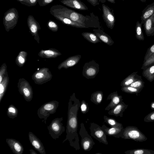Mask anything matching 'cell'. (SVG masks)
I'll return each instance as SVG.
<instances>
[{
  "mask_svg": "<svg viewBox=\"0 0 154 154\" xmlns=\"http://www.w3.org/2000/svg\"><path fill=\"white\" fill-rule=\"evenodd\" d=\"M80 106L79 100L76 97L75 93H73L70 97L68 103L66 135L63 143L68 140L70 145L76 150L80 149L79 137L77 133L78 114Z\"/></svg>",
  "mask_w": 154,
  "mask_h": 154,
  "instance_id": "1",
  "label": "cell"
},
{
  "mask_svg": "<svg viewBox=\"0 0 154 154\" xmlns=\"http://www.w3.org/2000/svg\"><path fill=\"white\" fill-rule=\"evenodd\" d=\"M50 12L54 17H61L84 25L85 21L88 20L82 14L60 5L52 6L50 9Z\"/></svg>",
  "mask_w": 154,
  "mask_h": 154,
  "instance_id": "2",
  "label": "cell"
},
{
  "mask_svg": "<svg viewBox=\"0 0 154 154\" xmlns=\"http://www.w3.org/2000/svg\"><path fill=\"white\" fill-rule=\"evenodd\" d=\"M59 102L52 100L45 103L38 108L37 114L40 119H43L42 121L46 124V120L51 114L55 113L59 106Z\"/></svg>",
  "mask_w": 154,
  "mask_h": 154,
  "instance_id": "3",
  "label": "cell"
},
{
  "mask_svg": "<svg viewBox=\"0 0 154 154\" xmlns=\"http://www.w3.org/2000/svg\"><path fill=\"white\" fill-rule=\"evenodd\" d=\"M19 17L18 11L14 8H11L5 12L3 18V24L7 32H8L16 26Z\"/></svg>",
  "mask_w": 154,
  "mask_h": 154,
  "instance_id": "4",
  "label": "cell"
},
{
  "mask_svg": "<svg viewBox=\"0 0 154 154\" xmlns=\"http://www.w3.org/2000/svg\"><path fill=\"white\" fill-rule=\"evenodd\" d=\"M121 138L124 139H132L139 142H142L147 140L145 134L137 127L132 126H129L124 128Z\"/></svg>",
  "mask_w": 154,
  "mask_h": 154,
  "instance_id": "5",
  "label": "cell"
},
{
  "mask_svg": "<svg viewBox=\"0 0 154 154\" xmlns=\"http://www.w3.org/2000/svg\"><path fill=\"white\" fill-rule=\"evenodd\" d=\"M63 120L62 117L56 118L52 121L47 127L49 134L54 140L59 138L65 131V128L63 126Z\"/></svg>",
  "mask_w": 154,
  "mask_h": 154,
  "instance_id": "6",
  "label": "cell"
},
{
  "mask_svg": "<svg viewBox=\"0 0 154 154\" xmlns=\"http://www.w3.org/2000/svg\"><path fill=\"white\" fill-rule=\"evenodd\" d=\"M79 133L81 137V144L82 149L85 151H90L95 144V143L88 133L82 122L80 124Z\"/></svg>",
  "mask_w": 154,
  "mask_h": 154,
  "instance_id": "7",
  "label": "cell"
},
{
  "mask_svg": "<svg viewBox=\"0 0 154 154\" xmlns=\"http://www.w3.org/2000/svg\"><path fill=\"white\" fill-rule=\"evenodd\" d=\"M52 76L49 69L43 67L36 71L32 75V78L35 84L42 85L50 81Z\"/></svg>",
  "mask_w": 154,
  "mask_h": 154,
  "instance_id": "8",
  "label": "cell"
},
{
  "mask_svg": "<svg viewBox=\"0 0 154 154\" xmlns=\"http://www.w3.org/2000/svg\"><path fill=\"white\" fill-rule=\"evenodd\" d=\"M17 87L20 94L27 102H30L33 97L32 88L29 83L24 78H20L17 83Z\"/></svg>",
  "mask_w": 154,
  "mask_h": 154,
  "instance_id": "9",
  "label": "cell"
},
{
  "mask_svg": "<svg viewBox=\"0 0 154 154\" xmlns=\"http://www.w3.org/2000/svg\"><path fill=\"white\" fill-rule=\"evenodd\" d=\"M89 129L91 135L94 138L100 143L108 144L106 135L101 127L94 122H91L90 124Z\"/></svg>",
  "mask_w": 154,
  "mask_h": 154,
  "instance_id": "10",
  "label": "cell"
},
{
  "mask_svg": "<svg viewBox=\"0 0 154 154\" xmlns=\"http://www.w3.org/2000/svg\"><path fill=\"white\" fill-rule=\"evenodd\" d=\"M99 66L95 61L92 60L85 63L82 70L83 75L87 79L94 78L98 74Z\"/></svg>",
  "mask_w": 154,
  "mask_h": 154,
  "instance_id": "11",
  "label": "cell"
},
{
  "mask_svg": "<svg viewBox=\"0 0 154 154\" xmlns=\"http://www.w3.org/2000/svg\"><path fill=\"white\" fill-rule=\"evenodd\" d=\"M27 22L29 32L34 36V39L37 42L39 43V37L38 34V30L41 29L39 23L35 19L32 15L28 16Z\"/></svg>",
  "mask_w": 154,
  "mask_h": 154,
  "instance_id": "12",
  "label": "cell"
},
{
  "mask_svg": "<svg viewBox=\"0 0 154 154\" xmlns=\"http://www.w3.org/2000/svg\"><path fill=\"white\" fill-rule=\"evenodd\" d=\"M103 17L107 26L111 29L113 28L115 22V17L112 14L109 8L103 4L102 5Z\"/></svg>",
  "mask_w": 154,
  "mask_h": 154,
  "instance_id": "13",
  "label": "cell"
},
{
  "mask_svg": "<svg viewBox=\"0 0 154 154\" xmlns=\"http://www.w3.org/2000/svg\"><path fill=\"white\" fill-rule=\"evenodd\" d=\"M29 141L34 148L41 154H46L44 146L42 142L32 132L28 134Z\"/></svg>",
  "mask_w": 154,
  "mask_h": 154,
  "instance_id": "14",
  "label": "cell"
},
{
  "mask_svg": "<svg viewBox=\"0 0 154 154\" xmlns=\"http://www.w3.org/2000/svg\"><path fill=\"white\" fill-rule=\"evenodd\" d=\"M107 100H111V101L105 108V110L106 111H109L122 101L123 99L122 96L119 95L117 91H116L109 94L107 98Z\"/></svg>",
  "mask_w": 154,
  "mask_h": 154,
  "instance_id": "15",
  "label": "cell"
},
{
  "mask_svg": "<svg viewBox=\"0 0 154 154\" xmlns=\"http://www.w3.org/2000/svg\"><path fill=\"white\" fill-rule=\"evenodd\" d=\"M6 141L12 152L15 154H22L23 147L18 141L12 138H7Z\"/></svg>",
  "mask_w": 154,
  "mask_h": 154,
  "instance_id": "16",
  "label": "cell"
},
{
  "mask_svg": "<svg viewBox=\"0 0 154 154\" xmlns=\"http://www.w3.org/2000/svg\"><path fill=\"white\" fill-rule=\"evenodd\" d=\"M81 57V56L80 55L71 56L61 63L58 65L57 68L58 69L62 68L67 69L73 66L78 63Z\"/></svg>",
  "mask_w": 154,
  "mask_h": 154,
  "instance_id": "17",
  "label": "cell"
},
{
  "mask_svg": "<svg viewBox=\"0 0 154 154\" xmlns=\"http://www.w3.org/2000/svg\"><path fill=\"white\" fill-rule=\"evenodd\" d=\"M60 2L65 5L79 10H85L88 9L87 6L79 0H62Z\"/></svg>",
  "mask_w": 154,
  "mask_h": 154,
  "instance_id": "18",
  "label": "cell"
},
{
  "mask_svg": "<svg viewBox=\"0 0 154 154\" xmlns=\"http://www.w3.org/2000/svg\"><path fill=\"white\" fill-rule=\"evenodd\" d=\"M101 127L106 135L116 138H121L124 131V128L108 127L104 124H103Z\"/></svg>",
  "mask_w": 154,
  "mask_h": 154,
  "instance_id": "19",
  "label": "cell"
},
{
  "mask_svg": "<svg viewBox=\"0 0 154 154\" xmlns=\"http://www.w3.org/2000/svg\"><path fill=\"white\" fill-rule=\"evenodd\" d=\"M128 106L122 101L109 110L108 113L109 115L122 117L123 116V112Z\"/></svg>",
  "mask_w": 154,
  "mask_h": 154,
  "instance_id": "20",
  "label": "cell"
},
{
  "mask_svg": "<svg viewBox=\"0 0 154 154\" xmlns=\"http://www.w3.org/2000/svg\"><path fill=\"white\" fill-rule=\"evenodd\" d=\"M143 26L147 36L154 35V13L146 20Z\"/></svg>",
  "mask_w": 154,
  "mask_h": 154,
  "instance_id": "21",
  "label": "cell"
},
{
  "mask_svg": "<svg viewBox=\"0 0 154 154\" xmlns=\"http://www.w3.org/2000/svg\"><path fill=\"white\" fill-rule=\"evenodd\" d=\"M61 55V53L58 50L53 48L42 50L38 53V55L40 57L47 58H55Z\"/></svg>",
  "mask_w": 154,
  "mask_h": 154,
  "instance_id": "22",
  "label": "cell"
},
{
  "mask_svg": "<svg viewBox=\"0 0 154 154\" xmlns=\"http://www.w3.org/2000/svg\"><path fill=\"white\" fill-rule=\"evenodd\" d=\"M94 33L97 36L100 40L109 46L112 45L114 42L111 37L103 31H98V30L94 29Z\"/></svg>",
  "mask_w": 154,
  "mask_h": 154,
  "instance_id": "23",
  "label": "cell"
},
{
  "mask_svg": "<svg viewBox=\"0 0 154 154\" xmlns=\"http://www.w3.org/2000/svg\"><path fill=\"white\" fill-rule=\"evenodd\" d=\"M154 13V2L148 5L142 11L141 23L143 24L146 20Z\"/></svg>",
  "mask_w": 154,
  "mask_h": 154,
  "instance_id": "24",
  "label": "cell"
},
{
  "mask_svg": "<svg viewBox=\"0 0 154 154\" xmlns=\"http://www.w3.org/2000/svg\"><path fill=\"white\" fill-rule=\"evenodd\" d=\"M137 72H134L124 79L121 83L122 87L129 86L137 80L141 79V76L137 74Z\"/></svg>",
  "mask_w": 154,
  "mask_h": 154,
  "instance_id": "25",
  "label": "cell"
},
{
  "mask_svg": "<svg viewBox=\"0 0 154 154\" xmlns=\"http://www.w3.org/2000/svg\"><path fill=\"white\" fill-rule=\"evenodd\" d=\"M56 19L60 21L64 24L77 28H85V25L74 22L70 19L61 17L55 16L54 17Z\"/></svg>",
  "mask_w": 154,
  "mask_h": 154,
  "instance_id": "26",
  "label": "cell"
},
{
  "mask_svg": "<svg viewBox=\"0 0 154 154\" xmlns=\"http://www.w3.org/2000/svg\"><path fill=\"white\" fill-rule=\"evenodd\" d=\"M142 75L149 82H151L154 80V63L144 69Z\"/></svg>",
  "mask_w": 154,
  "mask_h": 154,
  "instance_id": "27",
  "label": "cell"
},
{
  "mask_svg": "<svg viewBox=\"0 0 154 154\" xmlns=\"http://www.w3.org/2000/svg\"><path fill=\"white\" fill-rule=\"evenodd\" d=\"M9 82V78L7 72L2 82L0 83V102H1L5 94Z\"/></svg>",
  "mask_w": 154,
  "mask_h": 154,
  "instance_id": "28",
  "label": "cell"
},
{
  "mask_svg": "<svg viewBox=\"0 0 154 154\" xmlns=\"http://www.w3.org/2000/svg\"><path fill=\"white\" fill-rule=\"evenodd\" d=\"M103 97V93L101 91H97L92 94L90 100L96 105L100 104Z\"/></svg>",
  "mask_w": 154,
  "mask_h": 154,
  "instance_id": "29",
  "label": "cell"
},
{
  "mask_svg": "<svg viewBox=\"0 0 154 154\" xmlns=\"http://www.w3.org/2000/svg\"><path fill=\"white\" fill-rule=\"evenodd\" d=\"M82 35L85 39L92 43L96 44L101 42L94 33L91 32H83L82 33Z\"/></svg>",
  "mask_w": 154,
  "mask_h": 154,
  "instance_id": "30",
  "label": "cell"
},
{
  "mask_svg": "<svg viewBox=\"0 0 154 154\" xmlns=\"http://www.w3.org/2000/svg\"><path fill=\"white\" fill-rule=\"evenodd\" d=\"M27 53L24 51H20L16 59V63L19 67H22L26 60Z\"/></svg>",
  "mask_w": 154,
  "mask_h": 154,
  "instance_id": "31",
  "label": "cell"
},
{
  "mask_svg": "<svg viewBox=\"0 0 154 154\" xmlns=\"http://www.w3.org/2000/svg\"><path fill=\"white\" fill-rule=\"evenodd\" d=\"M104 122L111 127L124 128L122 123L117 122L115 119L106 116H103Z\"/></svg>",
  "mask_w": 154,
  "mask_h": 154,
  "instance_id": "32",
  "label": "cell"
},
{
  "mask_svg": "<svg viewBox=\"0 0 154 154\" xmlns=\"http://www.w3.org/2000/svg\"><path fill=\"white\" fill-rule=\"evenodd\" d=\"M126 154H154V151L145 149H137L125 151Z\"/></svg>",
  "mask_w": 154,
  "mask_h": 154,
  "instance_id": "33",
  "label": "cell"
},
{
  "mask_svg": "<svg viewBox=\"0 0 154 154\" xmlns=\"http://www.w3.org/2000/svg\"><path fill=\"white\" fill-rule=\"evenodd\" d=\"M142 24L139 21L137 22L135 28V36L137 39L143 41L144 40V37L142 29Z\"/></svg>",
  "mask_w": 154,
  "mask_h": 154,
  "instance_id": "34",
  "label": "cell"
},
{
  "mask_svg": "<svg viewBox=\"0 0 154 154\" xmlns=\"http://www.w3.org/2000/svg\"><path fill=\"white\" fill-rule=\"evenodd\" d=\"M7 115L10 118L14 119L16 117L18 114L17 108L13 104H11L8 107Z\"/></svg>",
  "mask_w": 154,
  "mask_h": 154,
  "instance_id": "35",
  "label": "cell"
},
{
  "mask_svg": "<svg viewBox=\"0 0 154 154\" xmlns=\"http://www.w3.org/2000/svg\"><path fill=\"white\" fill-rule=\"evenodd\" d=\"M121 90L124 92L129 94H135L137 95V94L140 93L142 90L128 86L122 87Z\"/></svg>",
  "mask_w": 154,
  "mask_h": 154,
  "instance_id": "36",
  "label": "cell"
},
{
  "mask_svg": "<svg viewBox=\"0 0 154 154\" xmlns=\"http://www.w3.org/2000/svg\"><path fill=\"white\" fill-rule=\"evenodd\" d=\"M144 82L141 78L137 80L129 86L142 90L144 87Z\"/></svg>",
  "mask_w": 154,
  "mask_h": 154,
  "instance_id": "37",
  "label": "cell"
},
{
  "mask_svg": "<svg viewBox=\"0 0 154 154\" xmlns=\"http://www.w3.org/2000/svg\"><path fill=\"white\" fill-rule=\"evenodd\" d=\"M48 28L51 31L54 32L57 31L58 29V26L54 21L49 20L47 23Z\"/></svg>",
  "mask_w": 154,
  "mask_h": 154,
  "instance_id": "38",
  "label": "cell"
},
{
  "mask_svg": "<svg viewBox=\"0 0 154 154\" xmlns=\"http://www.w3.org/2000/svg\"><path fill=\"white\" fill-rule=\"evenodd\" d=\"M80 108L82 113L83 114L87 113L89 110L88 103L85 100H82L80 103Z\"/></svg>",
  "mask_w": 154,
  "mask_h": 154,
  "instance_id": "39",
  "label": "cell"
},
{
  "mask_svg": "<svg viewBox=\"0 0 154 154\" xmlns=\"http://www.w3.org/2000/svg\"><path fill=\"white\" fill-rule=\"evenodd\" d=\"M154 63V53L143 64L141 69H144Z\"/></svg>",
  "mask_w": 154,
  "mask_h": 154,
  "instance_id": "40",
  "label": "cell"
},
{
  "mask_svg": "<svg viewBox=\"0 0 154 154\" xmlns=\"http://www.w3.org/2000/svg\"><path fill=\"white\" fill-rule=\"evenodd\" d=\"M154 53V44L147 49L144 58L143 63L147 60Z\"/></svg>",
  "mask_w": 154,
  "mask_h": 154,
  "instance_id": "41",
  "label": "cell"
},
{
  "mask_svg": "<svg viewBox=\"0 0 154 154\" xmlns=\"http://www.w3.org/2000/svg\"><path fill=\"white\" fill-rule=\"evenodd\" d=\"M7 66L5 63H3L0 67V83L2 82L4 76L5 75L7 71Z\"/></svg>",
  "mask_w": 154,
  "mask_h": 154,
  "instance_id": "42",
  "label": "cell"
},
{
  "mask_svg": "<svg viewBox=\"0 0 154 154\" xmlns=\"http://www.w3.org/2000/svg\"><path fill=\"white\" fill-rule=\"evenodd\" d=\"M38 0H23L20 3L28 7L35 6L38 2Z\"/></svg>",
  "mask_w": 154,
  "mask_h": 154,
  "instance_id": "43",
  "label": "cell"
},
{
  "mask_svg": "<svg viewBox=\"0 0 154 154\" xmlns=\"http://www.w3.org/2000/svg\"><path fill=\"white\" fill-rule=\"evenodd\" d=\"M144 121L146 122H154V111L147 114L144 118Z\"/></svg>",
  "mask_w": 154,
  "mask_h": 154,
  "instance_id": "44",
  "label": "cell"
},
{
  "mask_svg": "<svg viewBox=\"0 0 154 154\" xmlns=\"http://www.w3.org/2000/svg\"><path fill=\"white\" fill-rule=\"evenodd\" d=\"M54 0H38V5L41 7L45 6L52 3Z\"/></svg>",
  "mask_w": 154,
  "mask_h": 154,
  "instance_id": "45",
  "label": "cell"
},
{
  "mask_svg": "<svg viewBox=\"0 0 154 154\" xmlns=\"http://www.w3.org/2000/svg\"><path fill=\"white\" fill-rule=\"evenodd\" d=\"M93 6H95L99 4L98 0H87Z\"/></svg>",
  "mask_w": 154,
  "mask_h": 154,
  "instance_id": "46",
  "label": "cell"
},
{
  "mask_svg": "<svg viewBox=\"0 0 154 154\" xmlns=\"http://www.w3.org/2000/svg\"><path fill=\"white\" fill-rule=\"evenodd\" d=\"M151 109L152 110H154V101L152 102L150 104Z\"/></svg>",
  "mask_w": 154,
  "mask_h": 154,
  "instance_id": "47",
  "label": "cell"
},
{
  "mask_svg": "<svg viewBox=\"0 0 154 154\" xmlns=\"http://www.w3.org/2000/svg\"><path fill=\"white\" fill-rule=\"evenodd\" d=\"M29 150L30 154H37V153L33 149H30Z\"/></svg>",
  "mask_w": 154,
  "mask_h": 154,
  "instance_id": "48",
  "label": "cell"
},
{
  "mask_svg": "<svg viewBox=\"0 0 154 154\" xmlns=\"http://www.w3.org/2000/svg\"><path fill=\"white\" fill-rule=\"evenodd\" d=\"M107 0L111 3H115V0Z\"/></svg>",
  "mask_w": 154,
  "mask_h": 154,
  "instance_id": "49",
  "label": "cell"
},
{
  "mask_svg": "<svg viewBox=\"0 0 154 154\" xmlns=\"http://www.w3.org/2000/svg\"><path fill=\"white\" fill-rule=\"evenodd\" d=\"M140 1L143 2H145L146 0H140Z\"/></svg>",
  "mask_w": 154,
  "mask_h": 154,
  "instance_id": "50",
  "label": "cell"
},
{
  "mask_svg": "<svg viewBox=\"0 0 154 154\" xmlns=\"http://www.w3.org/2000/svg\"><path fill=\"white\" fill-rule=\"evenodd\" d=\"M23 0H17V1L19 2H22L23 1Z\"/></svg>",
  "mask_w": 154,
  "mask_h": 154,
  "instance_id": "51",
  "label": "cell"
}]
</instances>
